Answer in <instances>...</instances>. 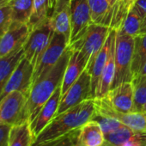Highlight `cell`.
Segmentation results:
<instances>
[{"mask_svg": "<svg viewBox=\"0 0 146 146\" xmlns=\"http://www.w3.org/2000/svg\"><path fill=\"white\" fill-rule=\"evenodd\" d=\"M72 50L67 46L58 63L43 78L38 79L30 90L25 105V119L29 124L35 119L39 112L61 85L65 68L71 56Z\"/></svg>", "mask_w": 146, "mask_h": 146, "instance_id": "cell-1", "label": "cell"}, {"mask_svg": "<svg viewBox=\"0 0 146 146\" xmlns=\"http://www.w3.org/2000/svg\"><path fill=\"white\" fill-rule=\"evenodd\" d=\"M95 113L94 99H88L56 115L36 137L32 146H36L57 139L90 121Z\"/></svg>", "mask_w": 146, "mask_h": 146, "instance_id": "cell-2", "label": "cell"}, {"mask_svg": "<svg viewBox=\"0 0 146 146\" xmlns=\"http://www.w3.org/2000/svg\"><path fill=\"white\" fill-rule=\"evenodd\" d=\"M134 49V37L125 35L120 29L115 35V76L112 85L114 88L121 84L132 82L131 61Z\"/></svg>", "mask_w": 146, "mask_h": 146, "instance_id": "cell-3", "label": "cell"}, {"mask_svg": "<svg viewBox=\"0 0 146 146\" xmlns=\"http://www.w3.org/2000/svg\"><path fill=\"white\" fill-rule=\"evenodd\" d=\"M111 28L108 26L91 24L86 34L78 41L68 46L71 50H80L87 62L86 70H89L96 57L104 46Z\"/></svg>", "mask_w": 146, "mask_h": 146, "instance_id": "cell-4", "label": "cell"}, {"mask_svg": "<svg viewBox=\"0 0 146 146\" xmlns=\"http://www.w3.org/2000/svg\"><path fill=\"white\" fill-rule=\"evenodd\" d=\"M67 46L68 41L65 36L54 32L47 47L43 52L34 69L32 79L33 84L38 79L43 78L46 74H47L50 70L58 63Z\"/></svg>", "mask_w": 146, "mask_h": 146, "instance_id": "cell-5", "label": "cell"}, {"mask_svg": "<svg viewBox=\"0 0 146 146\" xmlns=\"http://www.w3.org/2000/svg\"><path fill=\"white\" fill-rule=\"evenodd\" d=\"M53 33L50 23V17L40 27L31 30L23 49L24 58L30 62L34 69L43 52L47 47Z\"/></svg>", "mask_w": 146, "mask_h": 146, "instance_id": "cell-6", "label": "cell"}, {"mask_svg": "<svg viewBox=\"0 0 146 146\" xmlns=\"http://www.w3.org/2000/svg\"><path fill=\"white\" fill-rule=\"evenodd\" d=\"M94 102L96 113L115 119L135 131H146V113L118 111L112 106L106 96L101 99H94Z\"/></svg>", "mask_w": 146, "mask_h": 146, "instance_id": "cell-7", "label": "cell"}, {"mask_svg": "<svg viewBox=\"0 0 146 146\" xmlns=\"http://www.w3.org/2000/svg\"><path fill=\"white\" fill-rule=\"evenodd\" d=\"M28 96L14 91L0 102V125H17L25 119V105Z\"/></svg>", "mask_w": 146, "mask_h": 146, "instance_id": "cell-8", "label": "cell"}, {"mask_svg": "<svg viewBox=\"0 0 146 146\" xmlns=\"http://www.w3.org/2000/svg\"><path fill=\"white\" fill-rule=\"evenodd\" d=\"M70 38L69 45L79 40L92 24L88 0H70Z\"/></svg>", "mask_w": 146, "mask_h": 146, "instance_id": "cell-9", "label": "cell"}, {"mask_svg": "<svg viewBox=\"0 0 146 146\" xmlns=\"http://www.w3.org/2000/svg\"><path fill=\"white\" fill-rule=\"evenodd\" d=\"M88 99H93L91 96V83L89 72L84 70L67 92L61 96L56 115L64 113Z\"/></svg>", "mask_w": 146, "mask_h": 146, "instance_id": "cell-10", "label": "cell"}, {"mask_svg": "<svg viewBox=\"0 0 146 146\" xmlns=\"http://www.w3.org/2000/svg\"><path fill=\"white\" fill-rule=\"evenodd\" d=\"M33 74L34 66L23 57L0 95V102L14 91H20L29 97L33 84Z\"/></svg>", "mask_w": 146, "mask_h": 146, "instance_id": "cell-11", "label": "cell"}, {"mask_svg": "<svg viewBox=\"0 0 146 146\" xmlns=\"http://www.w3.org/2000/svg\"><path fill=\"white\" fill-rule=\"evenodd\" d=\"M30 32L28 23L13 22L8 31L0 37V57L23 49Z\"/></svg>", "mask_w": 146, "mask_h": 146, "instance_id": "cell-12", "label": "cell"}, {"mask_svg": "<svg viewBox=\"0 0 146 146\" xmlns=\"http://www.w3.org/2000/svg\"><path fill=\"white\" fill-rule=\"evenodd\" d=\"M61 99V85L57 88L52 96L45 103L38 115L30 123V129L34 137V141L36 137L43 131V129L52 121L56 116Z\"/></svg>", "mask_w": 146, "mask_h": 146, "instance_id": "cell-13", "label": "cell"}, {"mask_svg": "<svg viewBox=\"0 0 146 146\" xmlns=\"http://www.w3.org/2000/svg\"><path fill=\"white\" fill-rule=\"evenodd\" d=\"M50 23L53 32L65 36L69 45L71 31L70 0H57L50 16Z\"/></svg>", "mask_w": 146, "mask_h": 146, "instance_id": "cell-14", "label": "cell"}, {"mask_svg": "<svg viewBox=\"0 0 146 146\" xmlns=\"http://www.w3.org/2000/svg\"><path fill=\"white\" fill-rule=\"evenodd\" d=\"M112 106L122 113H134V90L132 82L112 88L106 96Z\"/></svg>", "mask_w": 146, "mask_h": 146, "instance_id": "cell-15", "label": "cell"}, {"mask_svg": "<svg viewBox=\"0 0 146 146\" xmlns=\"http://www.w3.org/2000/svg\"><path fill=\"white\" fill-rule=\"evenodd\" d=\"M86 66L87 62L82 52L80 50H72L61 84V96L65 94L70 86L79 78Z\"/></svg>", "mask_w": 146, "mask_h": 146, "instance_id": "cell-16", "label": "cell"}, {"mask_svg": "<svg viewBox=\"0 0 146 146\" xmlns=\"http://www.w3.org/2000/svg\"><path fill=\"white\" fill-rule=\"evenodd\" d=\"M115 35H116V30L115 29H111V31L109 33V35H108L104 46H102V48L101 49V51L99 52V53L96 57V58H95L92 65L90 66V70H87L89 72L90 76L91 96H92L93 99H95L96 87L98 85L99 80H100L101 76L102 74V71H103V70L105 68V65L107 64L108 54H109V50H110V47H111V44H112V41H113V38L115 37Z\"/></svg>", "mask_w": 146, "mask_h": 146, "instance_id": "cell-17", "label": "cell"}, {"mask_svg": "<svg viewBox=\"0 0 146 146\" xmlns=\"http://www.w3.org/2000/svg\"><path fill=\"white\" fill-rule=\"evenodd\" d=\"M115 76V37L113 38L107 64L102 71L96 90L95 99H101L105 97L112 89V85Z\"/></svg>", "mask_w": 146, "mask_h": 146, "instance_id": "cell-18", "label": "cell"}, {"mask_svg": "<svg viewBox=\"0 0 146 146\" xmlns=\"http://www.w3.org/2000/svg\"><path fill=\"white\" fill-rule=\"evenodd\" d=\"M105 142L104 133L96 120L90 119L81 128L78 135V144L81 146H102Z\"/></svg>", "mask_w": 146, "mask_h": 146, "instance_id": "cell-19", "label": "cell"}, {"mask_svg": "<svg viewBox=\"0 0 146 146\" xmlns=\"http://www.w3.org/2000/svg\"><path fill=\"white\" fill-rule=\"evenodd\" d=\"M93 24L110 28L113 9L108 0H88Z\"/></svg>", "mask_w": 146, "mask_h": 146, "instance_id": "cell-20", "label": "cell"}, {"mask_svg": "<svg viewBox=\"0 0 146 146\" xmlns=\"http://www.w3.org/2000/svg\"><path fill=\"white\" fill-rule=\"evenodd\" d=\"M23 57V49L0 57V95Z\"/></svg>", "mask_w": 146, "mask_h": 146, "instance_id": "cell-21", "label": "cell"}, {"mask_svg": "<svg viewBox=\"0 0 146 146\" xmlns=\"http://www.w3.org/2000/svg\"><path fill=\"white\" fill-rule=\"evenodd\" d=\"M34 137L29 121L11 126L8 146H32Z\"/></svg>", "mask_w": 146, "mask_h": 146, "instance_id": "cell-22", "label": "cell"}, {"mask_svg": "<svg viewBox=\"0 0 146 146\" xmlns=\"http://www.w3.org/2000/svg\"><path fill=\"white\" fill-rule=\"evenodd\" d=\"M146 62V33L139 34L134 37V49L131 61L133 78H137Z\"/></svg>", "mask_w": 146, "mask_h": 146, "instance_id": "cell-23", "label": "cell"}, {"mask_svg": "<svg viewBox=\"0 0 146 146\" xmlns=\"http://www.w3.org/2000/svg\"><path fill=\"white\" fill-rule=\"evenodd\" d=\"M51 10L49 0H34L33 9L28 25L33 30L43 24L48 18V11Z\"/></svg>", "mask_w": 146, "mask_h": 146, "instance_id": "cell-24", "label": "cell"}, {"mask_svg": "<svg viewBox=\"0 0 146 146\" xmlns=\"http://www.w3.org/2000/svg\"><path fill=\"white\" fill-rule=\"evenodd\" d=\"M13 22L28 23L31 16L34 0H10Z\"/></svg>", "mask_w": 146, "mask_h": 146, "instance_id": "cell-25", "label": "cell"}, {"mask_svg": "<svg viewBox=\"0 0 146 146\" xmlns=\"http://www.w3.org/2000/svg\"><path fill=\"white\" fill-rule=\"evenodd\" d=\"M143 18L137 13V11L132 7V9L129 11L127 16L125 17L120 29L123 33L131 37H136L140 34L142 24H143Z\"/></svg>", "mask_w": 146, "mask_h": 146, "instance_id": "cell-26", "label": "cell"}, {"mask_svg": "<svg viewBox=\"0 0 146 146\" xmlns=\"http://www.w3.org/2000/svg\"><path fill=\"white\" fill-rule=\"evenodd\" d=\"M136 132L137 131L130 128L125 125H122L114 131L104 135L105 142L112 146H121L123 143L131 138L136 134Z\"/></svg>", "mask_w": 146, "mask_h": 146, "instance_id": "cell-27", "label": "cell"}, {"mask_svg": "<svg viewBox=\"0 0 146 146\" xmlns=\"http://www.w3.org/2000/svg\"><path fill=\"white\" fill-rule=\"evenodd\" d=\"M134 90V113H141L146 104V76H138L132 80Z\"/></svg>", "mask_w": 146, "mask_h": 146, "instance_id": "cell-28", "label": "cell"}, {"mask_svg": "<svg viewBox=\"0 0 146 146\" xmlns=\"http://www.w3.org/2000/svg\"><path fill=\"white\" fill-rule=\"evenodd\" d=\"M80 128L70 131L57 139L36 146H78V135Z\"/></svg>", "mask_w": 146, "mask_h": 146, "instance_id": "cell-29", "label": "cell"}, {"mask_svg": "<svg viewBox=\"0 0 146 146\" xmlns=\"http://www.w3.org/2000/svg\"><path fill=\"white\" fill-rule=\"evenodd\" d=\"M91 119L96 120V122L99 123L104 135L114 131L115 129H117L119 126H121L122 125H124V124H122L121 122H119V120H117L115 119L107 117V116H102V115L97 114L96 113H94Z\"/></svg>", "mask_w": 146, "mask_h": 146, "instance_id": "cell-30", "label": "cell"}, {"mask_svg": "<svg viewBox=\"0 0 146 146\" xmlns=\"http://www.w3.org/2000/svg\"><path fill=\"white\" fill-rule=\"evenodd\" d=\"M13 23L12 10L10 4L0 7V37L3 36Z\"/></svg>", "mask_w": 146, "mask_h": 146, "instance_id": "cell-31", "label": "cell"}, {"mask_svg": "<svg viewBox=\"0 0 146 146\" xmlns=\"http://www.w3.org/2000/svg\"><path fill=\"white\" fill-rule=\"evenodd\" d=\"M121 146H146V131H137L136 134Z\"/></svg>", "mask_w": 146, "mask_h": 146, "instance_id": "cell-32", "label": "cell"}, {"mask_svg": "<svg viewBox=\"0 0 146 146\" xmlns=\"http://www.w3.org/2000/svg\"><path fill=\"white\" fill-rule=\"evenodd\" d=\"M11 126V125H0V146H8Z\"/></svg>", "mask_w": 146, "mask_h": 146, "instance_id": "cell-33", "label": "cell"}, {"mask_svg": "<svg viewBox=\"0 0 146 146\" xmlns=\"http://www.w3.org/2000/svg\"><path fill=\"white\" fill-rule=\"evenodd\" d=\"M133 8L137 11L143 19L146 17V0H137Z\"/></svg>", "mask_w": 146, "mask_h": 146, "instance_id": "cell-34", "label": "cell"}, {"mask_svg": "<svg viewBox=\"0 0 146 146\" xmlns=\"http://www.w3.org/2000/svg\"><path fill=\"white\" fill-rule=\"evenodd\" d=\"M144 33H146V17L143 20V24H142V28L140 31V34H144Z\"/></svg>", "mask_w": 146, "mask_h": 146, "instance_id": "cell-35", "label": "cell"}, {"mask_svg": "<svg viewBox=\"0 0 146 146\" xmlns=\"http://www.w3.org/2000/svg\"><path fill=\"white\" fill-rule=\"evenodd\" d=\"M138 76H146V62L145 64H143V66L142 67L141 70H140V73H139V75ZM137 76V77H138Z\"/></svg>", "mask_w": 146, "mask_h": 146, "instance_id": "cell-36", "label": "cell"}, {"mask_svg": "<svg viewBox=\"0 0 146 146\" xmlns=\"http://www.w3.org/2000/svg\"><path fill=\"white\" fill-rule=\"evenodd\" d=\"M10 2V0H0V7H2L4 5H5L6 4H8Z\"/></svg>", "mask_w": 146, "mask_h": 146, "instance_id": "cell-37", "label": "cell"}, {"mask_svg": "<svg viewBox=\"0 0 146 146\" xmlns=\"http://www.w3.org/2000/svg\"><path fill=\"white\" fill-rule=\"evenodd\" d=\"M56 1H57V0H49V2H50V8H51V10H52V9H53L54 5H55V4H56Z\"/></svg>", "mask_w": 146, "mask_h": 146, "instance_id": "cell-38", "label": "cell"}, {"mask_svg": "<svg viewBox=\"0 0 146 146\" xmlns=\"http://www.w3.org/2000/svg\"><path fill=\"white\" fill-rule=\"evenodd\" d=\"M108 1L110 3V5L113 6V7H114V5H115V4L117 3L118 0H108Z\"/></svg>", "mask_w": 146, "mask_h": 146, "instance_id": "cell-39", "label": "cell"}, {"mask_svg": "<svg viewBox=\"0 0 146 146\" xmlns=\"http://www.w3.org/2000/svg\"><path fill=\"white\" fill-rule=\"evenodd\" d=\"M141 113H146V104L142 108V110H141Z\"/></svg>", "mask_w": 146, "mask_h": 146, "instance_id": "cell-40", "label": "cell"}, {"mask_svg": "<svg viewBox=\"0 0 146 146\" xmlns=\"http://www.w3.org/2000/svg\"><path fill=\"white\" fill-rule=\"evenodd\" d=\"M78 146H81V145H79V144H78ZM102 146H112V145H110V144H108V143L104 142V143H103V144H102Z\"/></svg>", "mask_w": 146, "mask_h": 146, "instance_id": "cell-41", "label": "cell"}]
</instances>
